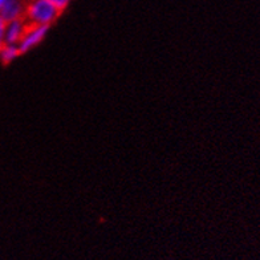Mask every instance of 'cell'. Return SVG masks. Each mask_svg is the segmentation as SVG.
<instances>
[{
    "mask_svg": "<svg viewBox=\"0 0 260 260\" xmlns=\"http://www.w3.org/2000/svg\"><path fill=\"white\" fill-rule=\"evenodd\" d=\"M61 11L51 0H29L25 7L24 19L31 25H47L51 27Z\"/></svg>",
    "mask_w": 260,
    "mask_h": 260,
    "instance_id": "obj_1",
    "label": "cell"
},
{
    "mask_svg": "<svg viewBox=\"0 0 260 260\" xmlns=\"http://www.w3.org/2000/svg\"><path fill=\"white\" fill-rule=\"evenodd\" d=\"M20 55V51L17 48V45L15 44H4L0 48V61L6 65L11 64V62L16 60Z\"/></svg>",
    "mask_w": 260,
    "mask_h": 260,
    "instance_id": "obj_5",
    "label": "cell"
},
{
    "mask_svg": "<svg viewBox=\"0 0 260 260\" xmlns=\"http://www.w3.org/2000/svg\"><path fill=\"white\" fill-rule=\"evenodd\" d=\"M6 3V0H0V8L3 7V4Z\"/></svg>",
    "mask_w": 260,
    "mask_h": 260,
    "instance_id": "obj_8",
    "label": "cell"
},
{
    "mask_svg": "<svg viewBox=\"0 0 260 260\" xmlns=\"http://www.w3.org/2000/svg\"><path fill=\"white\" fill-rule=\"evenodd\" d=\"M51 2H52V3H53V4H55L56 7H57L58 10H60V11H61V12H62V11H64L65 8L68 7L69 3H71L72 0H51Z\"/></svg>",
    "mask_w": 260,
    "mask_h": 260,
    "instance_id": "obj_6",
    "label": "cell"
},
{
    "mask_svg": "<svg viewBox=\"0 0 260 260\" xmlns=\"http://www.w3.org/2000/svg\"><path fill=\"white\" fill-rule=\"evenodd\" d=\"M28 27V23L24 17L21 19H15V20L6 21V31H4V43L6 44H15L20 41L23 38L25 29Z\"/></svg>",
    "mask_w": 260,
    "mask_h": 260,
    "instance_id": "obj_3",
    "label": "cell"
},
{
    "mask_svg": "<svg viewBox=\"0 0 260 260\" xmlns=\"http://www.w3.org/2000/svg\"><path fill=\"white\" fill-rule=\"evenodd\" d=\"M49 31V27L47 25H31L28 24L27 29H25L23 38L17 43V48L20 51V53H27V52L32 51L35 47H38L41 41L44 40L47 34Z\"/></svg>",
    "mask_w": 260,
    "mask_h": 260,
    "instance_id": "obj_2",
    "label": "cell"
},
{
    "mask_svg": "<svg viewBox=\"0 0 260 260\" xmlns=\"http://www.w3.org/2000/svg\"><path fill=\"white\" fill-rule=\"evenodd\" d=\"M4 31H6V21L0 17V48L6 44L4 43Z\"/></svg>",
    "mask_w": 260,
    "mask_h": 260,
    "instance_id": "obj_7",
    "label": "cell"
},
{
    "mask_svg": "<svg viewBox=\"0 0 260 260\" xmlns=\"http://www.w3.org/2000/svg\"><path fill=\"white\" fill-rule=\"evenodd\" d=\"M28 0H6L3 7L0 8V17L4 21H11L15 19L24 17L25 7Z\"/></svg>",
    "mask_w": 260,
    "mask_h": 260,
    "instance_id": "obj_4",
    "label": "cell"
}]
</instances>
